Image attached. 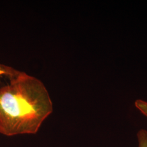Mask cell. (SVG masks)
Returning <instances> with one entry per match:
<instances>
[{
    "label": "cell",
    "instance_id": "2",
    "mask_svg": "<svg viewBox=\"0 0 147 147\" xmlns=\"http://www.w3.org/2000/svg\"><path fill=\"white\" fill-rule=\"evenodd\" d=\"M16 72V69L0 64V80L3 78L9 79Z\"/></svg>",
    "mask_w": 147,
    "mask_h": 147
},
{
    "label": "cell",
    "instance_id": "1",
    "mask_svg": "<svg viewBox=\"0 0 147 147\" xmlns=\"http://www.w3.org/2000/svg\"><path fill=\"white\" fill-rule=\"evenodd\" d=\"M8 80L0 86V134H36L53 112L49 93L40 80L25 72Z\"/></svg>",
    "mask_w": 147,
    "mask_h": 147
},
{
    "label": "cell",
    "instance_id": "4",
    "mask_svg": "<svg viewBox=\"0 0 147 147\" xmlns=\"http://www.w3.org/2000/svg\"><path fill=\"white\" fill-rule=\"evenodd\" d=\"M135 105L143 115L147 117V101L141 99H138L135 102Z\"/></svg>",
    "mask_w": 147,
    "mask_h": 147
},
{
    "label": "cell",
    "instance_id": "3",
    "mask_svg": "<svg viewBox=\"0 0 147 147\" xmlns=\"http://www.w3.org/2000/svg\"><path fill=\"white\" fill-rule=\"evenodd\" d=\"M138 147H147V130L141 129L137 134Z\"/></svg>",
    "mask_w": 147,
    "mask_h": 147
}]
</instances>
